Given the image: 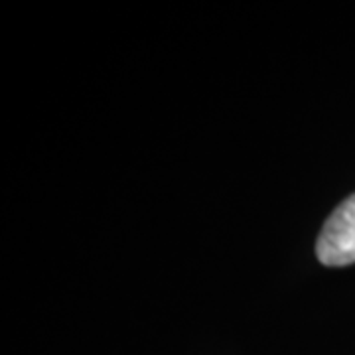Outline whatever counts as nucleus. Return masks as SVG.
I'll use <instances>...</instances> for the list:
<instances>
[{"mask_svg":"<svg viewBox=\"0 0 355 355\" xmlns=\"http://www.w3.org/2000/svg\"><path fill=\"white\" fill-rule=\"evenodd\" d=\"M316 254L322 265L345 266L355 263V193L336 207L320 231Z\"/></svg>","mask_w":355,"mask_h":355,"instance_id":"1","label":"nucleus"}]
</instances>
